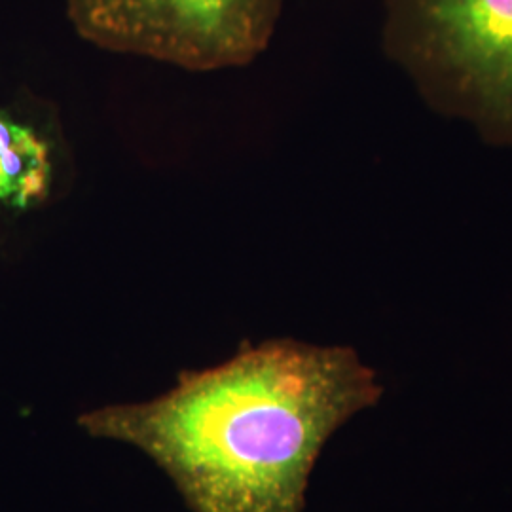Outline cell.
Wrapping results in <instances>:
<instances>
[{
  "instance_id": "cell-1",
  "label": "cell",
  "mask_w": 512,
  "mask_h": 512,
  "mask_svg": "<svg viewBox=\"0 0 512 512\" xmlns=\"http://www.w3.org/2000/svg\"><path fill=\"white\" fill-rule=\"evenodd\" d=\"M382 395L355 349L279 338L183 372L147 403L88 410L78 425L141 450L192 512H304L325 444Z\"/></svg>"
},
{
  "instance_id": "cell-2",
  "label": "cell",
  "mask_w": 512,
  "mask_h": 512,
  "mask_svg": "<svg viewBox=\"0 0 512 512\" xmlns=\"http://www.w3.org/2000/svg\"><path fill=\"white\" fill-rule=\"evenodd\" d=\"M382 48L435 114L512 150V0H385Z\"/></svg>"
},
{
  "instance_id": "cell-3",
  "label": "cell",
  "mask_w": 512,
  "mask_h": 512,
  "mask_svg": "<svg viewBox=\"0 0 512 512\" xmlns=\"http://www.w3.org/2000/svg\"><path fill=\"white\" fill-rule=\"evenodd\" d=\"M285 0H65L76 35L112 54L211 73L253 63Z\"/></svg>"
},
{
  "instance_id": "cell-4",
  "label": "cell",
  "mask_w": 512,
  "mask_h": 512,
  "mask_svg": "<svg viewBox=\"0 0 512 512\" xmlns=\"http://www.w3.org/2000/svg\"><path fill=\"white\" fill-rule=\"evenodd\" d=\"M52 184L50 143L37 129L0 110V203L27 211L48 200Z\"/></svg>"
}]
</instances>
